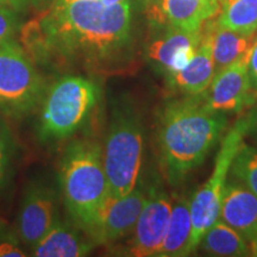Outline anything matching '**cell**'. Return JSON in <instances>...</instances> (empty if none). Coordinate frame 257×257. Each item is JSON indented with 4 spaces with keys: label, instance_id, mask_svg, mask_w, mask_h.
Here are the masks:
<instances>
[{
    "label": "cell",
    "instance_id": "1",
    "mask_svg": "<svg viewBox=\"0 0 257 257\" xmlns=\"http://www.w3.org/2000/svg\"><path fill=\"white\" fill-rule=\"evenodd\" d=\"M130 23V0L111 6L100 0L55 3L25 25L22 38L29 54L37 59L95 67L123 48Z\"/></svg>",
    "mask_w": 257,
    "mask_h": 257
},
{
    "label": "cell",
    "instance_id": "2",
    "mask_svg": "<svg viewBox=\"0 0 257 257\" xmlns=\"http://www.w3.org/2000/svg\"><path fill=\"white\" fill-rule=\"evenodd\" d=\"M226 124L224 112L212 110L204 96L187 95L163 106L157 146L161 166L170 185H179L204 162Z\"/></svg>",
    "mask_w": 257,
    "mask_h": 257
},
{
    "label": "cell",
    "instance_id": "3",
    "mask_svg": "<svg viewBox=\"0 0 257 257\" xmlns=\"http://www.w3.org/2000/svg\"><path fill=\"white\" fill-rule=\"evenodd\" d=\"M60 185L73 223L89 237L111 197L98 143L75 140L68 144L60 163Z\"/></svg>",
    "mask_w": 257,
    "mask_h": 257
},
{
    "label": "cell",
    "instance_id": "4",
    "mask_svg": "<svg viewBox=\"0 0 257 257\" xmlns=\"http://www.w3.org/2000/svg\"><path fill=\"white\" fill-rule=\"evenodd\" d=\"M99 99V88L92 80L67 75L50 86L42 98L38 138L57 142L72 136L85 123Z\"/></svg>",
    "mask_w": 257,
    "mask_h": 257
},
{
    "label": "cell",
    "instance_id": "5",
    "mask_svg": "<svg viewBox=\"0 0 257 257\" xmlns=\"http://www.w3.org/2000/svg\"><path fill=\"white\" fill-rule=\"evenodd\" d=\"M143 131L133 110L121 108L111 120L102 162L111 198H121L137 187L142 165Z\"/></svg>",
    "mask_w": 257,
    "mask_h": 257
},
{
    "label": "cell",
    "instance_id": "6",
    "mask_svg": "<svg viewBox=\"0 0 257 257\" xmlns=\"http://www.w3.org/2000/svg\"><path fill=\"white\" fill-rule=\"evenodd\" d=\"M44 95V80L28 51L15 38L0 42V112L21 119Z\"/></svg>",
    "mask_w": 257,
    "mask_h": 257
},
{
    "label": "cell",
    "instance_id": "7",
    "mask_svg": "<svg viewBox=\"0 0 257 257\" xmlns=\"http://www.w3.org/2000/svg\"><path fill=\"white\" fill-rule=\"evenodd\" d=\"M250 128L249 118L239 119L225 135L217 154L212 174L206 182L193 195L189 202L192 219L191 251L201 243L207 230L218 220L220 214L221 198L226 178L232 162L244 143V137Z\"/></svg>",
    "mask_w": 257,
    "mask_h": 257
},
{
    "label": "cell",
    "instance_id": "8",
    "mask_svg": "<svg viewBox=\"0 0 257 257\" xmlns=\"http://www.w3.org/2000/svg\"><path fill=\"white\" fill-rule=\"evenodd\" d=\"M57 223L56 193L46 185L29 186L18 213L19 238L30 248Z\"/></svg>",
    "mask_w": 257,
    "mask_h": 257
},
{
    "label": "cell",
    "instance_id": "9",
    "mask_svg": "<svg viewBox=\"0 0 257 257\" xmlns=\"http://www.w3.org/2000/svg\"><path fill=\"white\" fill-rule=\"evenodd\" d=\"M148 195L141 188H135L121 198L106 201L89 238L98 244L114 243L134 232L137 219Z\"/></svg>",
    "mask_w": 257,
    "mask_h": 257
},
{
    "label": "cell",
    "instance_id": "10",
    "mask_svg": "<svg viewBox=\"0 0 257 257\" xmlns=\"http://www.w3.org/2000/svg\"><path fill=\"white\" fill-rule=\"evenodd\" d=\"M172 202L163 192L154 191L148 195L134 229L128 255L137 257L157 256L168 227Z\"/></svg>",
    "mask_w": 257,
    "mask_h": 257
},
{
    "label": "cell",
    "instance_id": "11",
    "mask_svg": "<svg viewBox=\"0 0 257 257\" xmlns=\"http://www.w3.org/2000/svg\"><path fill=\"white\" fill-rule=\"evenodd\" d=\"M249 56L237 60L216 73L204 99L212 110L219 112H238L250 100Z\"/></svg>",
    "mask_w": 257,
    "mask_h": 257
},
{
    "label": "cell",
    "instance_id": "12",
    "mask_svg": "<svg viewBox=\"0 0 257 257\" xmlns=\"http://www.w3.org/2000/svg\"><path fill=\"white\" fill-rule=\"evenodd\" d=\"M224 0H159L147 11L157 23L197 32L210 19L219 15Z\"/></svg>",
    "mask_w": 257,
    "mask_h": 257
},
{
    "label": "cell",
    "instance_id": "13",
    "mask_svg": "<svg viewBox=\"0 0 257 257\" xmlns=\"http://www.w3.org/2000/svg\"><path fill=\"white\" fill-rule=\"evenodd\" d=\"M220 218L251 242L257 236V194L237 182L225 184Z\"/></svg>",
    "mask_w": 257,
    "mask_h": 257
},
{
    "label": "cell",
    "instance_id": "14",
    "mask_svg": "<svg viewBox=\"0 0 257 257\" xmlns=\"http://www.w3.org/2000/svg\"><path fill=\"white\" fill-rule=\"evenodd\" d=\"M217 17L207 21L201 27L210 37L216 73L237 60L249 56L256 40V34L243 35L221 27Z\"/></svg>",
    "mask_w": 257,
    "mask_h": 257
},
{
    "label": "cell",
    "instance_id": "15",
    "mask_svg": "<svg viewBox=\"0 0 257 257\" xmlns=\"http://www.w3.org/2000/svg\"><path fill=\"white\" fill-rule=\"evenodd\" d=\"M200 31L201 41L193 59L189 61L186 68L170 78L173 85L186 95L202 94L210 87L216 75L210 37L202 28Z\"/></svg>",
    "mask_w": 257,
    "mask_h": 257
},
{
    "label": "cell",
    "instance_id": "16",
    "mask_svg": "<svg viewBox=\"0 0 257 257\" xmlns=\"http://www.w3.org/2000/svg\"><path fill=\"white\" fill-rule=\"evenodd\" d=\"M76 225L57 223L43 238L32 246V256L37 257H79L88 255L94 242L85 238L76 230Z\"/></svg>",
    "mask_w": 257,
    "mask_h": 257
},
{
    "label": "cell",
    "instance_id": "17",
    "mask_svg": "<svg viewBox=\"0 0 257 257\" xmlns=\"http://www.w3.org/2000/svg\"><path fill=\"white\" fill-rule=\"evenodd\" d=\"M192 219L189 202L186 198H178L172 205V212L159 257H181L191 255Z\"/></svg>",
    "mask_w": 257,
    "mask_h": 257
},
{
    "label": "cell",
    "instance_id": "18",
    "mask_svg": "<svg viewBox=\"0 0 257 257\" xmlns=\"http://www.w3.org/2000/svg\"><path fill=\"white\" fill-rule=\"evenodd\" d=\"M202 249L213 256L238 257L250 255L246 239L223 220L216 221L201 240Z\"/></svg>",
    "mask_w": 257,
    "mask_h": 257
},
{
    "label": "cell",
    "instance_id": "19",
    "mask_svg": "<svg viewBox=\"0 0 257 257\" xmlns=\"http://www.w3.org/2000/svg\"><path fill=\"white\" fill-rule=\"evenodd\" d=\"M201 31L189 32L170 27V30L148 48V56L167 72L173 56L187 47H199Z\"/></svg>",
    "mask_w": 257,
    "mask_h": 257
},
{
    "label": "cell",
    "instance_id": "20",
    "mask_svg": "<svg viewBox=\"0 0 257 257\" xmlns=\"http://www.w3.org/2000/svg\"><path fill=\"white\" fill-rule=\"evenodd\" d=\"M221 27L243 35L257 31V0H224L218 15Z\"/></svg>",
    "mask_w": 257,
    "mask_h": 257
},
{
    "label": "cell",
    "instance_id": "21",
    "mask_svg": "<svg viewBox=\"0 0 257 257\" xmlns=\"http://www.w3.org/2000/svg\"><path fill=\"white\" fill-rule=\"evenodd\" d=\"M232 175L257 194V152L243 143L231 166Z\"/></svg>",
    "mask_w": 257,
    "mask_h": 257
},
{
    "label": "cell",
    "instance_id": "22",
    "mask_svg": "<svg viewBox=\"0 0 257 257\" xmlns=\"http://www.w3.org/2000/svg\"><path fill=\"white\" fill-rule=\"evenodd\" d=\"M14 157V140L8 125L0 119V192L6 187L9 181L11 161Z\"/></svg>",
    "mask_w": 257,
    "mask_h": 257
},
{
    "label": "cell",
    "instance_id": "23",
    "mask_svg": "<svg viewBox=\"0 0 257 257\" xmlns=\"http://www.w3.org/2000/svg\"><path fill=\"white\" fill-rule=\"evenodd\" d=\"M19 12L14 8L0 2V42L14 38L21 29Z\"/></svg>",
    "mask_w": 257,
    "mask_h": 257
},
{
    "label": "cell",
    "instance_id": "24",
    "mask_svg": "<svg viewBox=\"0 0 257 257\" xmlns=\"http://www.w3.org/2000/svg\"><path fill=\"white\" fill-rule=\"evenodd\" d=\"M24 253L19 246L12 240H4L0 242V257H24Z\"/></svg>",
    "mask_w": 257,
    "mask_h": 257
},
{
    "label": "cell",
    "instance_id": "25",
    "mask_svg": "<svg viewBox=\"0 0 257 257\" xmlns=\"http://www.w3.org/2000/svg\"><path fill=\"white\" fill-rule=\"evenodd\" d=\"M248 68L250 81H251L253 87L257 88V42H255V44L251 48V51H250Z\"/></svg>",
    "mask_w": 257,
    "mask_h": 257
},
{
    "label": "cell",
    "instance_id": "26",
    "mask_svg": "<svg viewBox=\"0 0 257 257\" xmlns=\"http://www.w3.org/2000/svg\"><path fill=\"white\" fill-rule=\"evenodd\" d=\"M56 0H30V6L37 14H43L55 4Z\"/></svg>",
    "mask_w": 257,
    "mask_h": 257
},
{
    "label": "cell",
    "instance_id": "27",
    "mask_svg": "<svg viewBox=\"0 0 257 257\" xmlns=\"http://www.w3.org/2000/svg\"><path fill=\"white\" fill-rule=\"evenodd\" d=\"M0 2L6 3V4L14 8L19 14L24 12L28 9V6L30 5V0H0Z\"/></svg>",
    "mask_w": 257,
    "mask_h": 257
},
{
    "label": "cell",
    "instance_id": "28",
    "mask_svg": "<svg viewBox=\"0 0 257 257\" xmlns=\"http://www.w3.org/2000/svg\"><path fill=\"white\" fill-rule=\"evenodd\" d=\"M250 255L257 256V236L250 242Z\"/></svg>",
    "mask_w": 257,
    "mask_h": 257
},
{
    "label": "cell",
    "instance_id": "29",
    "mask_svg": "<svg viewBox=\"0 0 257 257\" xmlns=\"http://www.w3.org/2000/svg\"><path fill=\"white\" fill-rule=\"evenodd\" d=\"M100 2H101L102 4H104L105 6H111V5L120 4V3L128 2V0H100Z\"/></svg>",
    "mask_w": 257,
    "mask_h": 257
},
{
    "label": "cell",
    "instance_id": "30",
    "mask_svg": "<svg viewBox=\"0 0 257 257\" xmlns=\"http://www.w3.org/2000/svg\"><path fill=\"white\" fill-rule=\"evenodd\" d=\"M159 2V0H142V3L146 6V10L148 11L149 9H152L154 5H156V3Z\"/></svg>",
    "mask_w": 257,
    "mask_h": 257
},
{
    "label": "cell",
    "instance_id": "31",
    "mask_svg": "<svg viewBox=\"0 0 257 257\" xmlns=\"http://www.w3.org/2000/svg\"><path fill=\"white\" fill-rule=\"evenodd\" d=\"M76 2H87V0H56L55 3H62V4H72Z\"/></svg>",
    "mask_w": 257,
    "mask_h": 257
},
{
    "label": "cell",
    "instance_id": "32",
    "mask_svg": "<svg viewBox=\"0 0 257 257\" xmlns=\"http://www.w3.org/2000/svg\"><path fill=\"white\" fill-rule=\"evenodd\" d=\"M255 42H257V31H256V40H255Z\"/></svg>",
    "mask_w": 257,
    "mask_h": 257
}]
</instances>
